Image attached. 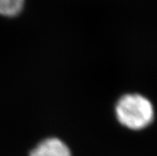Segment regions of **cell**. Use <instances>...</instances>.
<instances>
[{
    "label": "cell",
    "instance_id": "cell-3",
    "mask_svg": "<svg viewBox=\"0 0 157 156\" xmlns=\"http://www.w3.org/2000/svg\"><path fill=\"white\" fill-rule=\"evenodd\" d=\"M25 0H0V15L15 17L22 11Z\"/></svg>",
    "mask_w": 157,
    "mask_h": 156
},
{
    "label": "cell",
    "instance_id": "cell-1",
    "mask_svg": "<svg viewBox=\"0 0 157 156\" xmlns=\"http://www.w3.org/2000/svg\"><path fill=\"white\" fill-rule=\"evenodd\" d=\"M116 116L120 123L128 129L142 130L153 120V106L140 94H125L116 105Z\"/></svg>",
    "mask_w": 157,
    "mask_h": 156
},
{
    "label": "cell",
    "instance_id": "cell-2",
    "mask_svg": "<svg viewBox=\"0 0 157 156\" xmlns=\"http://www.w3.org/2000/svg\"><path fill=\"white\" fill-rule=\"evenodd\" d=\"M29 156H72V153L62 140L56 137H49L35 146Z\"/></svg>",
    "mask_w": 157,
    "mask_h": 156
}]
</instances>
